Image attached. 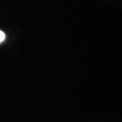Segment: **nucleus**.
Here are the masks:
<instances>
[{
  "label": "nucleus",
  "mask_w": 122,
  "mask_h": 122,
  "mask_svg": "<svg viewBox=\"0 0 122 122\" xmlns=\"http://www.w3.org/2000/svg\"><path fill=\"white\" fill-rule=\"evenodd\" d=\"M6 39V34H5L2 30H0V43L3 42Z\"/></svg>",
  "instance_id": "f257e3e1"
}]
</instances>
